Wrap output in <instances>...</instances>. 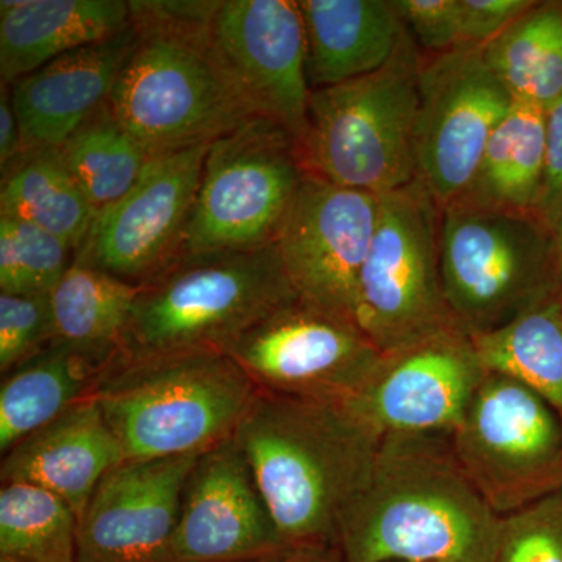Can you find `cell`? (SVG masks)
Masks as SVG:
<instances>
[{
  "label": "cell",
  "mask_w": 562,
  "mask_h": 562,
  "mask_svg": "<svg viewBox=\"0 0 562 562\" xmlns=\"http://www.w3.org/2000/svg\"><path fill=\"white\" fill-rule=\"evenodd\" d=\"M382 439L346 403L258 387L233 435L281 542L301 552L338 550Z\"/></svg>",
  "instance_id": "obj_1"
},
{
  "label": "cell",
  "mask_w": 562,
  "mask_h": 562,
  "mask_svg": "<svg viewBox=\"0 0 562 562\" xmlns=\"http://www.w3.org/2000/svg\"><path fill=\"white\" fill-rule=\"evenodd\" d=\"M501 525L449 436H384L338 553L342 562H494Z\"/></svg>",
  "instance_id": "obj_2"
},
{
  "label": "cell",
  "mask_w": 562,
  "mask_h": 562,
  "mask_svg": "<svg viewBox=\"0 0 562 562\" xmlns=\"http://www.w3.org/2000/svg\"><path fill=\"white\" fill-rule=\"evenodd\" d=\"M257 386L222 350L113 360L92 397L125 461L202 454L228 441Z\"/></svg>",
  "instance_id": "obj_3"
},
{
  "label": "cell",
  "mask_w": 562,
  "mask_h": 562,
  "mask_svg": "<svg viewBox=\"0 0 562 562\" xmlns=\"http://www.w3.org/2000/svg\"><path fill=\"white\" fill-rule=\"evenodd\" d=\"M295 299L277 244L183 254L139 286L114 360L225 351Z\"/></svg>",
  "instance_id": "obj_4"
},
{
  "label": "cell",
  "mask_w": 562,
  "mask_h": 562,
  "mask_svg": "<svg viewBox=\"0 0 562 562\" xmlns=\"http://www.w3.org/2000/svg\"><path fill=\"white\" fill-rule=\"evenodd\" d=\"M419 66L406 31L383 68L312 91L299 146L306 173L379 198L413 183Z\"/></svg>",
  "instance_id": "obj_5"
},
{
  "label": "cell",
  "mask_w": 562,
  "mask_h": 562,
  "mask_svg": "<svg viewBox=\"0 0 562 562\" xmlns=\"http://www.w3.org/2000/svg\"><path fill=\"white\" fill-rule=\"evenodd\" d=\"M553 232L538 213L465 203L441 210L443 294L464 335L502 330L562 291Z\"/></svg>",
  "instance_id": "obj_6"
},
{
  "label": "cell",
  "mask_w": 562,
  "mask_h": 562,
  "mask_svg": "<svg viewBox=\"0 0 562 562\" xmlns=\"http://www.w3.org/2000/svg\"><path fill=\"white\" fill-rule=\"evenodd\" d=\"M136 35L106 106L150 157L213 143L255 117L214 60L210 35Z\"/></svg>",
  "instance_id": "obj_7"
},
{
  "label": "cell",
  "mask_w": 562,
  "mask_h": 562,
  "mask_svg": "<svg viewBox=\"0 0 562 562\" xmlns=\"http://www.w3.org/2000/svg\"><path fill=\"white\" fill-rule=\"evenodd\" d=\"M441 209L419 179L380 198L355 321L383 355L461 331L441 279Z\"/></svg>",
  "instance_id": "obj_8"
},
{
  "label": "cell",
  "mask_w": 562,
  "mask_h": 562,
  "mask_svg": "<svg viewBox=\"0 0 562 562\" xmlns=\"http://www.w3.org/2000/svg\"><path fill=\"white\" fill-rule=\"evenodd\" d=\"M305 177L297 139L277 122L251 117L214 139L183 254L277 244Z\"/></svg>",
  "instance_id": "obj_9"
},
{
  "label": "cell",
  "mask_w": 562,
  "mask_h": 562,
  "mask_svg": "<svg viewBox=\"0 0 562 562\" xmlns=\"http://www.w3.org/2000/svg\"><path fill=\"white\" fill-rule=\"evenodd\" d=\"M458 464L498 516L562 490V419L527 384L487 369L449 436Z\"/></svg>",
  "instance_id": "obj_10"
},
{
  "label": "cell",
  "mask_w": 562,
  "mask_h": 562,
  "mask_svg": "<svg viewBox=\"0 0 562 562\" xmlns=\"http://www.w3.org/2000/svg\"><path fill=\"white\" fill-rule=\"evenodd\" d=\"M513 102L483 47L420 54L417 179L439 209L460 201L471 188L492 133Z\"/></svg>",
  "instance_id": "obj_11"
},
{
  "label": "cell",
  "mask_w": 562,
  "mask_h": 562,
  "mask_svg": "<svg viewBox=\"0 0 562 562\" xmlns=\"http://www.w3.org/2000/svg\"><path fill=\"white\" fill-rule=\"evenodd\" d=\"M258 390L349 403L379 368L383 353L357 322L295 299L225 350Z\"/></svg>",
  "instance_id": "obj_12"
},
{
  "label": "cell",
  "mask_w": 562,
  "mask_h": 562,
  "mask_svg": "<svg viewBox=\"0 0 562 562\" xmlns=\"http://www.w3.org/2000/svg\"><path fill=\"white\" fill-rule=\"evenodd\" d=\"M209 146L151 157L135 187L95 214L74 258L133 286L179 260Z\"/></svg>",
  "instance_id": "obj_13"
},
{
  "label": "cell",
  "mask_w": 562,
  "mask_h": 562,
  "mask_svg": "<svg viewBox=\"0 0 562 562\" xmlns=\"http://www.w3.org/2000/svg\"><path fill=\"white\" fill-rule=\"evenodd\" d=\"M210 49L250 113L277 122L301 146L312 88L299 2L221 0Z\"/></svg>",
  "instance_id": "obj_14"
},
{
  "label": "cell",
  "mask_w": 562,
  "mask_h": 562,
  "mask_svg": "<svg viewBox=\"0 0 562 562\" xmlns=\"http://www.w3.org/2000/svg\"><path fill=\"white\" fill-rule=\"evenodd\" d=\"M379 213V195L306 173L277 241L299 297L355 321Z\"/></svg>",
  "instance_id": "obj_15"
},
{
  "label": "cell",
  "mask_w": 562,
  "mask_h": 562,
  "mask_svg": "<svg viewBox=\"0 0 562 562\" xmlns=\"http://www.w3.org/2000/svg\"><path fill=\"white\" fill-rule=\"evenodd\" d=\"M487 369L462 331L383 355L360 394L346 403L384 436H450Z\"/></svg>",
  "instance_id": "obj_16"
},
{
  "label": "cell",
  "mask_w": 562,
  "mask_h": 562,
  "mask_svg": "<svg viewBox=\"0 0 562 562\" xmlns=\"http://www.w3.org/2000/svg\"><path fill=\"white\" fill-rule=\"evenodd\" d=\"M283 550L290 549L233 438L202 453L184 484L162 562H243Z\"/></svg>",
  "instance_id": "obj_17"
},
{
  "label": "cell",
  "mask_w": 562,
  "mask_h": 562,
  "mask_svg": "<svg viewBox=\"0 0 562 562\" xmlns=\"http://www.w3.org/2000/svg\"><path fill=\"white\" fill-rule=\"evenodd\" d=\"M201 454L121 462L79 517L77 562H162Z\"/></svg>",
  "instance_id": "obj_18"
},
{
  "label": "cell",
  "mask_w": 562,
  "mask_h": 562,
  "mask_svg": "<svg viewBox=\"0 0 562 562\" xmlns=\"http://www.w3.org/2000/svg\"><path fill=\"white\" fill-rule=\"evenodd\" d=\"M138 35L80 47L9 85L25 150L58 147L109 101Z\"/></svg>",
  "instance_id": "obj_19"
},
{
  "label": "cell",
  "mask_w": 562,
  "mask_h": 562,
  "mask_svg": "<svg viewBox=\"0 0 562 562\" xmlns=\"http://www.w3.org/2000/svg\"><path fill=\"white\" fill-rule=\"evenodd\" d=\"M2 457V484L24 483L50 492L68 503L77 517L103 476L125 461L94 397L70 406Z\"/></svg>",
  "instance_id": "obj_20"
},
{
  "label": "cell",
  "mask_w": 562,
  "mask_h": 562,
  "mask_svg": "<svg viewBox=\"0 0 562 562\" xmlns=\"http://www.w3.org/2000/svg\"><path fill=\"white\" fill-rule=\"evenodd\" d=\"M128 27L131 9L122 0H2V83L13 85L68 52L113 38Z\"/></svg>",
  "instance_id": "obj_21"
},
{
  "label": "cell",
  "mask_w": 562,
  "mask_h": 562,
  "mask_svg": "<svg viewBox=\"0 0 562 562\" xmlns=\"http://www.w3.org/2000/svg\"><path fill=\"white\" fill-rule=\"evenodd\" d=\"M312 91L383 68L405 35L394 0H301Z\"/></svg>",
  "instance_id": "obj_22"
},
{
  "label": "cell",
  "mask_w": 562,
  "mask_h": 562,
  "mask_svg": "<svg viewBox=\"0 0 562 562\" xmlns=\"http://www.w3.org/2000/svg\"><path fill=\"white\" fill-rule=\"evenodd\" d=\"M116 355L50 341L3 375L0 386V452L92 397Z\"/></svg>",
  "instance_id": "obj_23"
},
{
  "label": "cell",
  "mask_w": 562,
  "mask_h": 562,
  "mask_svg": "<svg viewBox=\"0 0 562 562\" xmlns=\"http://www.w3.org/2000/svg\"><path fill=\"white\" fill-rule=\"evenodd\" d=\"M546 157V110L514 99L512 110L492 133L471 188L454 203L538 213Z\"/></svg>",
  "instance_id": "obj_24"
},
{
  "label": "cell",
  "mask_w": 562,
  "mask_h": 562,
  "mask_svg": "<svg viewBox=\"0 0 562 562\" xmlns=\"http://www.w3.org/2000/svg\"><path fill=\"white\" fill-rule=\"evenodd\" d=\"M0 216L36 225L76 254L87 238L95 210L85 198L55 147L25 150L2 171Z\"/></svg>",
  "instance_id": "obj_25"
},
{
  "label": "cell",
  "mask_w": 562,
  "mask_h": 562,
  "mask_svg": "<svg viewBox=\"0 0 562 562\" xmlns=\"http://www.w3.org/2000/svg\"><path fill=\"white\" fill-rule=\"evenodd\" d=\"M139 286L74 258L50 292L52 341L117 353Z\"/></svg>",
  "instance_id": "obj_26"
},
{
  "label": "cell",
  "mask_w": 562,
  "mask_h": 562,
  "mask_svg": "<svg viewBox=\"0 0 562 562\" xmlns=\"http://www.w3.org/2000/svg\"><path fill=\"white\" fill-rule=\"evenodd\" d=\"M483 50L514 99L546 110L562 94V2H536Z\"/></svg>",
  "instance_id": "obj_27"
},
{
  "label": "cell",
  "mask_w": 562,
  "mask_h": 562,
  "mask_svg": "<svg viewBox=\"0 0 562 562\" xmlns=\"http://www.w3.org/2000/svg\"><path fill=\"white\" fill-rule=\"evenodd\" d=\"M472 342L484 368L527 384L562 419V291Z\"/></svg>",
  "instance_id": "obj_28"
},
{
  "label": "cell",
  "mask_w": 562,
  "mask_h": 562,
  "mask_svg": "<svg viewBox=\"0 0 562 562\" xmlns=\"http://www.w3.org/2000/svg\"><path fill=\"white\" fill-rule=\"evenodd\" d=\"M55 149L95 214L121 201L151 158L106 103Z\"/></svg>",
  "instance_id": "obj_29"
},
{
  "label": "cell",
  "mask_w": 562,
  "mask_h": 562,
  "mask_svg": "<svg viewBox=\"0 0 562 562\" xmlns=\"http://www.w3.org/2000/svg\"><path fill=\"white\" fill-rule=\"evenodd\" d=\"M79 517L50 492L24 483L0 490V562H77Z\"/></svg>",
  "instance_id": "obj_30"
},
{
  "label": "cell",
  "mask_w": 562,
  "mask_h": 562,
  "mask_svg": "<svg viewBox=\"0 0 562 562\" xmlns=\"http://www.w3.org/2000/svg\"><path fill=\"white\" fill-rule=\"evenodd\" d=\"M74 250L52 233L0 216V291L50 295L74 261Z\"/></svg>",
  "instance_id": "obj_31"
},
{
  "label": "cell",
  "mask_w": 562,
  "mask_h": 562,
  "mask_svg": "<svg viewBox=\"0 0 562 562\" xmlns=\"http://www.w3.org/2000/svg\"><path fill=\"white\" fill-rule=\"evenodd\" d=\"M494 562H562V490L502 517Z\"/></svg>",
  "instance_id": "obj_32"
},
{
  "label": "cell",
  "mask_w": 562,
  "mask_h": 562,
  "mask_svg": "<svg viewBox=\"0 0 562 562\" xmlns=\"http://www.w3.org/2000/svg\"><path fill=\"white\" fill-rule=\"evenodd\" d=\"M52 341L49 295L0 292V373L16 369Z\"/></svg>",
  "instance_id": "obj_33"
},
{
  "label": "cell",
  "mask_w": 562,
  "mask_h": 562,
  "mask_svg": "<svg viewBox=\"0 0 562 562\" xmlns=\"http://www.w3.org/2000/svg\"><path fill=\"white\" fill-rule=\"evenodd\" d=\"M403 25L424 55L462 47L461 0H394Z\"/></svg>",
  "instance_id": "obj_34"
},
{
  "label": "cell",
  "mask_w": 562,
  "mask_h": 562,
  "mask_svg": "<svg viewBox=\"0 0 562 562\" xmlns=\"http://www.w3.org/2000/svg\"><path fill=\"white\" fill-rule=\"evenodd\" d=\"M221 0H133L131 25L138 33L206 36Z\"/></svg>",
  "instance_id": "obj_35"
},
{
  "label": "cell",
  "mask_w": 562,
  "mask_h": 562,
  "mask_svg": "<svg viewBox=\"0 0 562 562\" xmlns=\"http://www.w3.org/2000/svg\"><path fill=\"white\" fill-rule=\"evenodd\" d=\"M531 0H461L462 47H484L535 5Z\"/></svg>",
  "instance_id": "obj_36"
},
{
  "label": "cell",
  "mask_w": 562,
  "mask_h": 562,
  "mask_svg": "<svg viewBox=\"0 0 562 562\" xmlns=\"http://www.w3.org/2000/svg\"><path fill=\"white\" fill-rule=\"evenodd\" d=\"M546 179L538 214L557 232L562 220V94L546 109Z\"/></svg>",
  "instance_id": "obj_37"
},
{
  "label": "cell",
  "mask_w": 562,
  "mask_h": 562,
  "mask_svg": "<svg viewBox=\"0 0 562 562\" xmlns=\"http://www.w3.org/2000/svg\"><path fill=\"white\" fill-rule=\"evenodd\" d=\"M24 154L20 122L14 113L9 85L2 83L0 92V168H9Z\"/></svg>",
  "instance_id": "obj_38"
},
{
  "label": "cell",
  "mask_w": 562,
  "mask_h": 562,
  "mask_svg": "<svg viewBox=\"0 0 562 562\" xmlns=\"http://www.w3.org/2000/svg\"><path fill=\"white\" fill-rule=\"evenodd\" d=\"M306 553L308 552H301V550H283V552L243 562H303L305 561Z\"/></svg>",
  "instance_id": "obj_39"
},
{
  "label": "cell",
  "mask_w": 562,
  "mask_h": 562,
  "mask_svg": "<svg viewBox=\"0 0 562 562\" xmlns=\"http://www.w3.org/2000/svg\"><path fill=\"white\" fill-rule=\"evenodd\" d=\"M303 562H342L338 550H322V552L306 553Z\"/></svg>",
  "instance_id": "obj_40"
},
{
  "label": "cell",
  "mask_w": 562,
  "mask_h": 562,
  "mask_svg": "<svg viewBox=\"0 0 562 562\" xmlns=\"http://www.w3.org/2000/svg\"><path fill=\"white\" fill-rule=\"evenodd\" d=\"M557 235H554V249H557V261L558 271H560V279L562 284V220L557 228Z\"/></svg>",
  "instance_id": "obj_41"
}]
</instances>
